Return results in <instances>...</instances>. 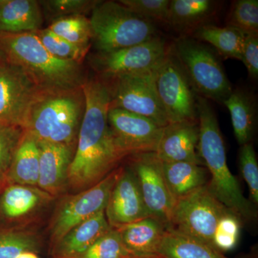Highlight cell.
<instances>
[{
  "label": "cell",
  "mask_w": 258,
  "mask_h": 258,
  "mask_svg": "<svg viewBox=\"0 0 258 258\" xmlns=\"http://www.w3.org/2000/svg\"><path fill=\"white\" fill-rule=\"evenodd\" d=\"M47 28L66 41L79 45L91 46L93 31L89 19L76 15L55 20Z\"/></svg>",
  "instance_id": "obj_29"
},
{
  "label": "cell",
  "mask_w": 258,
  "mask_h": 258,
  "mask_svg": "<svg viewBox=\"0 0 258 258\" xmlns=\"http://www.w3.org/2000/svg\"><path fill=\"white\" fill-rule=\"evenodd\" d=\"M102 80L109 92L110 108L142 115L162 128L169 124L156 92L152 72Z\"/></svg>",
  "instance_id": "obj_12"
},
{
  "label": "cell",
  "mask_w": 258,
  "mask_h": 258,
  "mask_svg": "<svg viewBox=\"0 0 258 258\" xmlns=\"http://www.w3.org/2000/svg\"><path fill=\"white\" fill-rule=\"evenodd\" d=\"M129 167L133 171L149 216L160 222L167 230L175 200L168 189L162 162L155 152L134 154Z\"/></svg>",
  "instance_id": "obj_13"
},
{
  "label": "cell",
  "mask_w": 258,
  "mask_h": 258,
  "mask_svg": "<svg viewBox=\"0 0 258 258\" xmlns=\"http://www.w3.org/2000/svg\"><path fill=\"white\" fill-rule=\"evenodd\" d=\"M73 258H138L125 248L116 229L112 228L83 253Z\"/></svg>",
  "instance_id": "obj_34"
},
{
  "label": "cell",
  "mask_w": 258,
  "mask_h": 258,
  "mask_svg": "<svg viewBox=\"0 0 258 258\" xmlns=\"http://www.w3.org/2000/svg\"><path fill=\"white\" fill-rule=\"evenodd\" d=\"M159 258H229L216 249L173 231L166 230Z\"/></svg>",
  "instance_id": "obj_28"
},
{
  "label": "cell",
  "mask_w": 258,
  "mask_h": 258,
  "mask_svg": "<svg viewBox=\"0 0 258 258\" xmlns=\"http://www.w3.org/2000/svg\"><path fill=\"white\" fill-rule=\"evenodd\" d=\"M232 120L234 134L240 146L250 143L257 125V102L253 95L244 89L233 90L223 103Z\"/></svg>",
  "instance_id": "obj_23"
},
{
  "label": "cell",
  "mask_w": 258,
  "mask_h": 258,
  "mask_svg": "<svg viewBox=\"0 0 258 258\" xmlns=\"http://www.w3.org/2000/svg\"><path fill=\"white\" fill-rule=\"evenodd\" d=\"M45 235L40 228H15L0 226V258H15L25 251L42 253Z\"/></svg>",
  "instance_id": "obj_27"
},
{
  "label": "cell",
  "mask_w": 258,
  "mask_h": 258,
  "mask_svg": "<svg viewBox=\"0 0 258 258\" xmlns=\"http://www.w3.org/2000/svg\"><path fill=\"white\" fill-rule=\"evenodd\" d=\"M38 177V142L33 136L25 131L12 161L7 176L6 184L37 186Z\"/></svg>",
  "instance_id": "obj_25"
},
{
  "label": "cell",
  "mask_w": 258,
  "mask_h": 258,
  "mask_svg": "<svg viewBox=\"0 0 258 258\" xmlns=\"http://www.w3.org/2000/svg\"><path fill=\"white\" fill-rule=\"evenodd\" d=\"M123 166H118L99 182L79 192L56 200L47 226L48 249L74 227L104 211L110 194Z\"/></svg>",
  "instance_id": "obj_7"
},
{
  "label": "cell",
  "mask_w": 258,
  "mask_h": 258,
  "mask_svg": "<svg viewBox=\"0 0 258 258\" xmlns=\"http://www.w3.org/2000/svg\"><path fill=\"white\" fill-rule=\"evenodd\" d=\"M116 230L125 248L135 257L159 258V247L166 230L155 219L147 217Z\"/></svg>",
  "instance_id": "obj_20"
},
{
  "label": "cell",
  "mask_w": 258,
  "mask_h": 258,
  "mask_svg": "<svg viewBox=\"0 0 258 258\" xmlns=\"http://www.w3.org/2000/svg\"><path fill=\"white\" fill-rule=\"evenodd\" d=\"M162 169L168 189L175 202L208 182V169L195 163L162 162Z\"/></svg>",
  "instance_id": "obj_24"
},
{
  "label": "cell",
  "mask_w": 258,
  "mask_h": 258,
  "mask_svg": "<svg viewBox=\"0 0 258 258\" xmlns=\"http://www.w3.org/2000/svg\"><path fill=\"white\" fill-rule=\"evenodd\" d=\"M42 45L57 58L83 64L91 46H79L57 36L48 28L34 32Z\"/></svg>",
  "instance_id": "obj_30"
},
{
  "label": "cell",
  "mask_w": 258,
  "mask_h": 258,
  "mask_svg": "<svg viewBox=\"0 0 258 258\" xmlns=\"http://www.w3.org/2000/svg\"><path fill=\"white\" fill-rule=\"evenodd\" d=\"M170 45L157 36L139 45L111 52H96L89 57V64L101 79L129 75L149 74L166 58Z\"/></svg>",
  "instance_id": "obj_9"
},
{
  "label": "cell",
  "mask_w": 258,
  "mask_h": 258,
  "mask_svg": "<svg viewBox=\"0 0 258 258\" xmlns=\"http://www.w3.org/2000/svg\"><path fill=\"white\" fill-rule=\"evenodd\" d=\"M228 211L206 184L176 200L167 230L214 247L212 240L217 222Z\"/></svg>",
  "instance_id": "obj_8"
},
{
  "label": "cell",
  "mask_w": 258,
  "mask_h": 258,
  "mask_svg": "<svg viewBox=\"0 0 258 258\" xmlns=\"http://www.w3.org/2000/svg\"><path fill=\"white\" fill-rule=\"evenodd\" d=\"M104 212L107 221L113 229L150 217L137 177L128 166H123L110 194Z\"/></svg>",
  "instance_id": "obj_16"
},
{
  "label": "cell",
  "mask_w": 258,
  "mask_h": 258,
  "mask_svg": "<svg viewBox=\"0 0 258 258\" xmlns=\"http://www.w3.org/2000/svg\"><path fill=\"white\" fill-rule=\"evenodd\" d=\"M218 5L212 0H171L167 25L181 36H191L199 28L210 24Z\"/></svg>",
  "instance_id": "obj_22"
},
{
  "label": "cell",
  "mask_w": 258,
  "mask_h": 258,
  "mask_svg": "<svg viewBox=\"0 0 258 258\" xmlns=\"http://www.w3.org/2000/svg\"><path fill=\"white\" fill-rule=\"evenodd\" d=\"M44 20L37 0H0V33L38 31L42 29Z\"/></svg>",
  "instance_id": "obj_21"
},
{
  "label": "cell",
  "mask_w": 258,
  "mask_h": 258,
  "mask_svg": "<svg viewBox=\"0 0 258 258\" xmlns=\"http://www.w3.org/2000/svg\"><path fill=\"white\" fill-rule=\"evenodd\" d=\"M152 76L169 123L198 120V95L171 49L164 60L153 71Z\"/></svg>",
  "instance_id": "obj_10"
},
{
  "label": "cell",
  "mask_w": 258,
  "mask_h": 258,
  "mask_svg": "<svg viewBox=\"0 0 258 258\" xmlns=\"http://www.w3.org/2000/svg\"><path fill=\"white\" fill-rule=\"evenodd\" d=\"M227 26L238 29L247 34L258 35L257 0H236L232 3Z\"/></svg>",
  "instance_id": "obj_33"
},
{
  "label": "cell",
  "mask_w": 258,
  "mask_h": 258,
  "mask_svg": "<svg viewBox=\"0 0 258 258\" xmlns=\"http://www.w3.org/2000/svg\"><path fill=\"white\" fill-rule=\"evenodd\" d=\"M15 258H41L40 254L37 252H32V251H25L19 254Z\"/></svg>",
  "instance_id": "obj_39"
},
{
  "label": "cell",
  "mask_w": 258,
  "mask_h": 258,
  "mask_svg": "<svg viewBox=\"0 0 258 258\" xmlns=\"http://www.w3.org/2000/svg\"><path fill=\"white\" fill-rule=\"evenodd\" d=\"M5 60L22 68L42 90L71 89L87 81L83 64L51 55L34 32L0 33Z\"/></svg>",
  "instance_id": "obj_4"
},
{
  "label": "cell",
  "mask_w": 258,
  "mask_h": 258,
  "mask_svg": "<svg viewBox=\"0 0 258 258\" xmlns=\"http://www.w3.org/2000/svg\"><path fill=\"white\" fill-rule=\"evenodd\" d=\"M170 49L197 95L223 104L233 89L215 52L191 36H180Z\"/></svg>",
  "instance_id": "obj_6"
},
{
  "label": "cell",
  "mask_w": 258,
  "mask_h": 258,
  "mask_svg": "<svg viewBox=\"0 0 258 258\" xmlns=\"http://www.w3.org/2000/svg\"><path fill=\"white\" fill-rule=\"evenodd\" d=\"M244 258H258L257 252H255V251H254V252H252V254H249V255L247 256V257H244Z\"/></svg>",
  "instance_id": "obj_41"
},
{
  "label": "cell",
  "mask_w": 258,
  "mask_h": 258,
  "mask_svg": "<svg viewBox=\"0 0 258 258\" xmlns=\"http://www.w3.org/2000/svg\"><path fill=\"white\" fill-rule=\"evenodd\" d=\"M98 0H42L39 1L44 19L50 23L60 19L91 13Z\"/></svg>",
  "instance_id": "obj_32"
},
{
  "label": "cell",
  "mask_w": 258,
  "mask_h": 258,
  "mask_svg": "<svg viewBox=\"0 0 258 258\" xmlns=\"http://www.w3.org/2000/svg\"><path fill=\"white\" fill-rule=\"evenodd\" d=\"M25 133L20 125L0 122V189L6 184L12 161Z\"/></svg>",
  "instance_id": "obj_31"
},
{
  "label": "cell",
  "mask_w": 258,
  "mask_h": 258,
  "mask_svg": "<svg viewBox=\"0 0 258 258\" xmlns=\"http://www.w3.org/2000/svg\"><path fill=\"white\" fill-rule=\"evenodd\" d=\"M120 4L147 21L168 23L171 0H119Z\"/></svg>",
  "instance_id": "obj_36"
},
{
  "label": "cell",
  "mask_w": 258,
  "mask_h": 258,
  "mask_svg": "<svg viewBox=\"0 0 258 258\" xmlns=\"http://www.w3.org/2000/svg\"><path fill=\"white\" fill-rule=\"evenodd\" d=\"M37 186L56 200L69 192V166L76 148L64 144L39 142Z\"/></svg>",
  "instance_id": "obj_17"
},
{
  "label": "cell",
  "mask_w": 258,
  "mask_h": 258,
  "mask_svg": "<svg viewBox=\"0 0 258 258\" xmlns=\"http://www.w3.org/2000/svg\"><path fill=\"white\" fill-rule=\"evenodd\" d=\"M242 223L240 217L230 210L222 215L214 233V248L222 253L235 248L240 238Z\"/></svg>",
  "instance_id": "obj_35"
},
{
  "label": "cell",
  "mask_w": 258,
  "mask_h": 258,
  "mask_svg": "<svg viewBox=\"0 0 258 258\" xmlns=\"http://www.w3.org/2000/svg\"><path fill=\"white\" fill-rule=\"evenodd\" d=\"M41 88L22 68L5 61L0 67V122L23 127Z\"/></svg>",
  "instance_id": "obj_15"
},
{
  "label": "cell",
  "mask_w": 258,
  "mask_h": 258,
  "mask_svg": "<svg viewBox=\"0 0 258 258\" xmlns=\"http://www.w3.org/2000/svg\"><path fill=\"white\" fill-rule=\"evenodd\" d=\"M56 199L37 186L8 184L0 189V226L40 228Z\"/></svg>",
  "instance_id": "obj_11"
},
{
  "label": "cell",
  "mask_w": 258,
  "mask_h": 258,
  "mask_svg": "<svg viewBox=\"0 0 258 258\" xmlns=\"http://www.w3.org/2000/svg\"><path fill=\"white\" fill-rule=\"evenodd\" d=\"M112 227L102 211L71 229L48 249L50 258H73L83 253Z\"/></svg>",
  "instance_id": "obj_19"
},
{
  "label": "cell",
  "mask_w": 258,
  "mask_h": 258,
  "mask_svg": "<svg viewBox=\"0 0 258 258\" xmlns=\"http://www.w3.org/2000/svg\"><path fill=\"white\" fill-rule=\"evenodd\" d=\"M251 79L258 77V35L244 33L242 59Z\"/></svg>",
  "instance_id": "obj_38"
},
{
  "label": "cell",
  "mask_w": 258,
  "mask_h": 258,
  "mask_svg": "<svg viewBox=\"0 0 258 258\" xmlns=\"http://www.w3.org/2000/svg\"><path fill=\"white\" fill-rule=\"evenodd\" d=\"M198 120L171 123L163 128L156 154L162 162L195 163L203 166L198 153Z\"/></svg>",
  "instance_id": "obj_18"
},
{
  "label": "cell",
  "mask_w": 258,
  "mask_h": 258,
  "mask_svg": "<svg viewBox=\"0 0 258 258\" xmlns=\"http://www.w3.org/2000/svg\"><path fill=\"white\" fill-rule=\"evenodd\" d=\"M197 111L200 126L199 156L211 176L207 184L208 189L242 222L254 221L257 212L253 205L244 196L240 183L227 165L225 144L216 113L210 101L199 96Z\"/></svg>",
  "instance_id": "obj_2"
},
{
  "label": "cell",
  "mask_w": 258,
  "mask_h": 258,
  "mask_svg": "<svg viewBox=\"0 0 258 258\" xmlns=\"http://www.w3.org/2000/svg\"><path fill=\"white\" fill-rule=\"evenodd\" d=\"M191 36L210 44L225 58L242 59L244 33L238 29L209 24L199 28Z\"/></svg>",
  "instance_id": "obj_26"
},
{
  "label": "cell",
  "mask_w": 258,
  "mask_h": 258,
  "mask_svg": "<svg viewBox=\"0 0 258 258\" xmlns=\"http://www.w3.org/2000/svg\"><path fill=\"white\" fill-rule=\"evenodd\" d=\"M108 122L115 144L125 158L157 152L163 128L152 120L119 108H110Z\"/></svg>",
  "instance_id": "obj_14"
},
{
  "label": "cell",
  "mask_w": 258,
  "mask_h": 258,
  "mask_svg": "<svg viewBox=\"0 0 258 258\" xmlns=\"http://www.w3.org/2000/svg\"><path fill=\"white\" fill-rule=\"evenodd\" d=\"M85 109L82 86L42 90L29 108L23 128L37 142L76 148Z\"/></svg>",
  "instance_id": "obj_3"
},
{
  "label": "cell",
  "mask_w": 258,
  "mask_h": 258,
  "mask_svg": "<svg viewBox=\"0 0 258 258\" xmlns=\"http://www.w3.org/2000/svg\"><path fill=\"white\" fill-rule=\"evenodd\" d=\"M5 61H6V60H5V56L3 55V52L0 51V67L5 63Z\"/></svg>",
  "instance_id": "obj_40"
},
{
  "label": "cell",
  "mask_w": 258,
  "mask_h": 258,
  "mask_svg": "<svg viewBox=\"0 0 258 258\" xmlns=\"http://www.w3.org/2000/svg\"><path fill=\"white\" fill-rule=\"evenodd\" d=\"M96 52L139 45L158 36L154 24L134 14L118 1H101L89 18Z\"/></svg>",
  "instance_id": "obj_5"
},
{
  "label": "cell",
  "mask_w": 258,
  "mask_h": 258,
  "mask_svg": "<svg viewBox=\"0 0 258 258\" xmlns=\"http://www.w3.org/2000/svg\"><path fill=\"white\" fill-rule=\"evenodd\" d=\"M238 161L241 175L248 186L249 201L257 205L258 164L252 142L240 146Z\"/></svg>",
  "instance_id": "obj_37"
},
{
  "label": "cell",
  "mask_w": 258,
  "mask_h": 258,
  "mask_svg": "<svg viewBox=\"0 0 258 258\" xmlns=\"http://www.w3.org/2000/svg\"><path fill=\"white\" fill-rule=\"evenodd\" d=\"M82 88L86 109L68 174L71 193L99 182L125 158L117 147L108 125L111 99L106 83L96 76L88 79Z\"/></svg>",
  "instance_id": "obj_1"
}]
</instances>
